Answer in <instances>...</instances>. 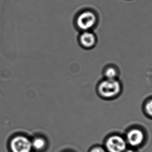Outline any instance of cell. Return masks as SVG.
Segmentation results:
<instances>
[{"mask_svg": "<svg viewBox=\"0 0 152 152\" xmlns=\"http://www.w3.org/2000/svg\"><path fill=\"white\" fill-rule=\"evenodd\" d=\"M31 145L34 150L41 151L45 147L46 141L42 137H37L32 141Z\"/></svg>", "mask_w": 152, "mask_h": 152, "instance_id": "obj_8", "label": "cell"}, {"mask_svg": "<svg viewBox=\"0 0 152 152\" xmlns=\"http://www.w3.org/2000/svg\"><path fill=\"white\" fill-rule=\"evenodd\" d=\"M105 145L108 152H124L127 148V143L122 137L114 135L108 138Z\"/></svg>", "mask_w": 152, "mask_h": 152, "instance_id": "obj_3", "label": "cell"}, {"mask_svg": "<svg viewBox=\"0 0 152 152\" xmlns=\"http://www.w3.org/2000/svg\"><path fill=\"white\" fill-rule=\"evenodd\" d=\"M144 140V134L140 129H131L127 134V143L132 146H137L141 144Z\"/></svg>", "mask_w": 152, "mask_h": 152, "instance_id": "obj_6", "label": "cell"}, {"mask_svg": "<svg viewBox=\"0 0 152 152\" xmlns=\"http://www.w3.org/2000/svg\"><path fill=\"white\" fill-rule=\"evenodd\" d=\"M98 22V17L94 12L87 10L81 12L77 19V25L83 31H91Z\"/></svg>", "mask_w": 152, "mask_h": 152, "instance_id": "obj_2", "label": "cell"}, {"mask_svg": "<svg viewBox=\"0 0 152 152\" xmlns=\"http://www.w3.org/2000/svg\"><path fill=\"white\" fill-rule=\"evenodd\" d=\"M79 42L85 49H92L97 43V37L91 31H83L79 36Z\"/></svg>", "mask_w": 152, "mask_h": 152, "instance_id": "obj_5", "label": "cell"}, {"mask_svg": "<svg viewBox=\"0 0 152 152\" xmlns=\"http://www.w3.org/2000/svg\"><path fill=\"white\" fill-rule=\"evenodd\" d=\"M90 152H107L104 148L102 147H95L93 148Z\"/></svg>", "mask_w": 152, "mask_h": 152, "instance_id": "obj_10", "label": "cell"}, {"mask_svg": "<svg viewBox=\"0 0 152 152\" xmlns=\"http://www.w3.org/2000/svg\"><path fill=\"white\" fill-rule=\"evenodd\" d=\"M104 75L105 79H117L118 76V71L115 67L109 66L104 69Z\"/></svg>", "mask_w": 152, "mask_h": 152, "instance_id": "obj_7", "label": "cell"}, {"mask_svg": "<svg viewBox=\"0 0 152 152\" xmlns=\"http://www.w3.org/2000/svg\"><path fill=\"white\" fill-rule=\"evenodd\" d=\"M12 152H30L32 149L31 141L23 135L14 137L10 143Z\"/></svg>", "mask_w": 152, "mask_h": 152, "instance_id": "obj_4", "label": "cell"}, {"mask_svg": "<svg viewBox=\"0 0 152 152\" xmlns=\"http://www.w3.org/2000/svg\"><path fill=\"white\" fill-rule=\"evenodd\" d=\"M121 89V83L117 79H105L99 83L98 91L102 97L111 99L118 95Z\"/></svg>", "mask_w": 152, "mask_h": 152, "instance_id": "obj_1", "label": "cell"}, {"mask_svg": "<svg viewBox=\"0 0 152 152\" xmlns=\"http://www.w3.org/2000/svg\"><path fill=\"white\" fill-rule=\"evenodd\" d=\"M145 111L148 115L152 117V99L148 102L145 105Z\"/></svg>", "mask_w": 152, "mask_h": 152, "instance_id": "obj_9", "label": "cell"}, {"mask_svg": "<svg viewBox=\"0 0 152 152\" xmlns=\"http://www.w3.org/2000/svg\"><path fill=\"white\" fill-rule=\"evenodd\" d=\"M135 152L134 151H133V150H127V151H125V152Z\"/></svg>", "mask_w": 152, "mask_h": 152, "instance_id": "obj_11", "label": "cell"}]
</instances>
